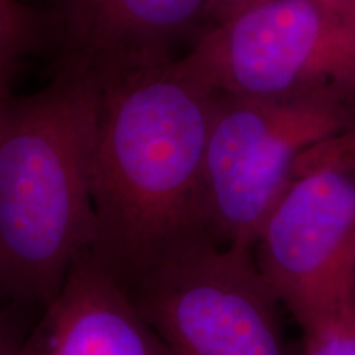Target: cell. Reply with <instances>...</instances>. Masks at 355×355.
<instances>
[{
    "mask_svg": "<svg viewBox=\"0 0 355 355\" xmlns=\"http://www.w3.org/2000/svg\"><path fill=\"white\" fill-rule=\"evenodd\" d=\"M180 60L217 94L355 110V0H261Z\"/></svg>",
    "mask_w": 355,
    "mask_h": 355,
    "instance_id": "obj_3",
    "label": "cell"
},
{
    "mask_svg": "<svg viewBox=\"0 0 355 355\" xmlns=\"http://www.w3.org/2000/svg\"><path fill=\"white\" fill-rule=\"evenodd\" d=\"M254 259L298 324L352 285L355 168L296 173L257 235Z\"/></svg>",
    "mask_w": 355,
    "mask_h": 355,
    "instance_id": "obj_6",
    "label": "cell"
},
{
    "mask_svg": "<svg viewBox=\"0 0 355 355\" xmlns=\"http://www.w3.org/2000/svg\"><path fill=\"white\" fill-rule=\"evenodd\" d=\"M326 165L355 168V125L329 140L314 145L313 148L301 155L296 163L295 175L300 171L311 170V168Z\"/></svg>",
    "mask_w": 355,
    "mask_h": 355,
    "instance_id": "obj_10",
    "label": "cell"
},
{
    "mask_svg": "<svg viewBox=\"0 0 355 355\" xmlns=\"http://www.w3.org/2000/svg\"><path fill=\"white\" fill-rule=\"evenodd\" d=\"M102 87L69 61L0 115V298L46 308L91 248L92 157Z\"/></svg>",
    "mask_w": 355,
    "mask_h": 355,
    "instance_id": "obj_2",
    "label": "cell"
},
{
    "mask_svg": "<svg viewBox=\"0 0 355 355\" xmlns=\"http://www.w3.org/2000/svg\"><path fill=\"white\" fill-rule=\"evenodd\" d=\"M207 19V0H78L71 60L99 83L178 60L175 51Z\"/></svg>",
    "mask_w": 355,
    "mask_h": 355,
    "instance_id": "obj_8",
    "label": "cell"
},
{
    "mask_svg": "<svg viewBox=\"0 0 355 355\" xmlns=\"http://www.w3.org/2000/svg\"><path fill=\"white\" fill-rule=\"evenodd\" d=\"M123 288L171 355H290L254 248L198 239Z\"/></svg>",
    "mask_w": 355,
    "mask_h": 355,
    "instance_id": "obj_5",
    "label": "cell"
},
{
    "mask_svg": "<svg viewBox=\"0 0 355 355\" xmlns=\"http://www.w3.org/2000/svg\"><path fill=\"white\" fill-rule=\"evenodd\" d=\"M33 35L32 13L19 0H0V40L12 48H19Z\"/></svg>",
    "mask_w": 355,
    "mask_h": 355,
    "instance_id": "obj_12",
    "label": "cell"
},
{
    "mask_svg": "<svg viewBox=\"0 0 355 355\" xmlns=\"http://www.w3.org/2000/svg\"><path fill=\"white\" fill-rule=\"evenodd\" d=\"M355 125V110L301 101L217 94L202 173L211 242L254 248L301 155Z\"/></svg>",
    "mask_w": 355,
    "mask_h": 355,
    "instance_id": "obj_4",
    "label": "cell"
},
{
    "mask_svg": "<svg viewBox=\"0 0 355 355\" xmlns=\"http://www.w3.org/2000/svg\"><path fill=\"white\" fill-rule=\"evenodd\" d=\"M354 286H355V265H354Z\"/></svg>",
    "mask_w": 355,
    "mask_h": 355,
    "instance_id": "obj_15",
    "label": "cell"
},
{
    "mask_svg": "<svg viewBox=\"0 0 355 355\" xmlns=\"http://www.w3.org/2000/svg\"><path fill=\"white\" fill-rule=\"evenodd\" d=\"M21 355H171L125 288L83 252Z\"/></svg>",
    "mask_w": 355,
    "mask_h": 355,
    "instance_id": "obj_7",
    "label": "cell"
},
{
    "mask_svg": "<svg viewBox=\"0 0 355 355\" xmlns=\"http://www.w3.org/2000/svg\"><path fill=\"white\" fill-rule=\"evenodd\" d=\"M261 0H207V19L214 25L224 24Z\"/></svg>",
    "mask_w": 355,
    "mask_h": 355,
    "instance_id": "obj_13",
    "label": "cell"
},
{
    "mask_svg": "<svg viewBox=\"0 0 355 355\" xmlns=\"http://www.w3.org/2000/svg\"><path fill=\"white\" fill-rule=\"evenodd\" d=\"M101 87L89 252L127 286L178 248L207 239L202 173L217 92L180 58Z\"/></svg>",
    "mask_w": 355,
    "mask_h": 355,
    "instance_id": "obj_1",
    "label": "cell"
},
{
    "mask_svg": "<svg viewBox=\"0 0 355 355\" xmlns=\"http://www.w3.org/2000/svg\"><path fill=\"white\" fill-rule=\"evenodd\" d=\"M30 306L7 303L0 306V355H21L30 332Z\"/></svg>",
    "mask_w": 355,
    "mask_h": 355,
    "instance_id": "obj_11",
    "label": "cell"
},
{
    "mask_svg": "<svg viewBox=\"0 0 355 355\" xmlns=\"http://www.w3.org/2000/svg\"><path fill=\"white\" fill-rule=\"evenodd\" d=\"M301 355H355L354 283L300 322Z\"/></svg>",
    "mask_w": 355,
    "mask_h": 355,
    "instance_id": "obj_9",
    "label": "cell"
},
{
    "mask_svg": "<svg viewBox=\"0 0 355 355\" xmlns=\"http://www.w3.org/2000/svg\"><path fill=\"white\" fill-rule=\"evenodd\" d=\"M15 55L0 42V115L12 101L10 96V73L12 66L15 63Z\"/></svg>",
    "mask_w": 355,
    "mask_h": 355,
    "instance_id": "obj_14",
    "label": "cell"
}]
</instances>
